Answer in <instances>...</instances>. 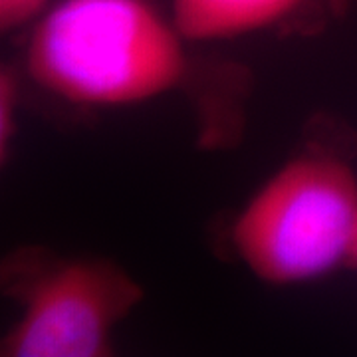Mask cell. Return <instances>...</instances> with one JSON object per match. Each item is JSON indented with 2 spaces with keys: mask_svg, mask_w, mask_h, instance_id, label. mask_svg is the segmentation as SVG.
Listing matches in <instances>:
<instances>
[{
  "mask_svg": "<svg viewBox=\"0 0 357 357\" xmlns=\"http://www.w3.org/2000/svg\"><path fill=\"white\" fill-rule=\"evenodd\" d=\"M185 42L149 0H60L30 34L26 70L68 103L123 107L177 88L187 74Z\"/></svg>",
  "mask_w": 357,
  "mask_h": 357,
  "instance_id": "cell-1",
  "label": "cell"
},
{
  "mask_svg": "<svg viewBox=\"0 0 357 357\" xmlns=\"http://www.w3.org/2000/svg\"><path fill=\"white\" fill-rule=\"evenodd\" d=\"M357 173L332 151L296 155L246 201L230 230L236 256L270 286L314 282L349 266Z\"/></svg>",
  "mask_w": 357,
  "mask_h": 357,
  "instance_id": "cell-2",
  "label": "cell"
},
{
  "mask_svg": "<svg viewBox=\"0 0 357 357\" xmlns=\"http://www.w3.org/2000/svg\"><path fill=\"white\" fill-rule=\"evenodd\" d=\"M143 300L141 284L105 258H64L20 288L2 357H107L117 328Z\"/></svg>",
  "mask_w": 357,
  "mask_h": 357,
  "instance_id": "cell-3",
  "label": "cell"
},
{
  "mask_svg": "<svg viewBox=\"0 0 357 357\" xmlns=\"http://www.w3.org/2000/svg\"><path fill=\"white\" fill-rule=\"evenodd\" d=\"M351 0H171V18L187 42L234 40L300 24H321Z\"/></svg>",
  "mask_w": 357,
  "mask_h": 357,
  "instance_id": "cell-4",
  "label": "cell"
},
{
  "mask_svg": "<svg viewBox=\"0 0 357 357\" xmlns=\"http://www.w3.org/2000/svg\"><path fill=\"white\" fill-rule=\"evenodd\" d=\"M16 96L18 76L13 68H2L0 74V157L6 161L16 131Z\"/></svg>",
  "mask_w": 357,
  "mask_h": 357,
  "instance_id": "cell-5",
  "label": "cell"
},
{
  "mask_svg": "<svg viewBox=\"0 0 357 357\" xmlns=\"http://www.w3.org/2000/svg\"><path fill=\"white\" fill-rule=\"evenodd\" d=\"M50 0H0V30L13 32L48 10Z\"/></svg>",
  "mask_w": 357,
  "mask_h": 357,
  "instance_id": "cell-6",
  "label": "cell"
},
{
  "mask_svg": "<svg viewBox=\"0 0 357 357\" xmlns=\"http://www.w3.org/2000/svg\"><path fill=\"white\" fill-rule=\"evenodd\" d=\"M349 268H357V230L354 238V248H351V258H349Z\"/></svg>",
  "mask_w": 357,
  "mask_h": 357,
  "instance_id": "cell-7",
  "label": "cell"
}]
</instances>
